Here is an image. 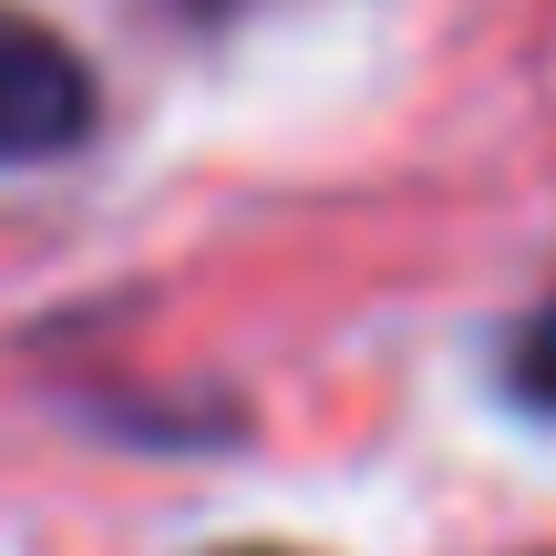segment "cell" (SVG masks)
Returning <instances> with one entry per match:
<instances>
[{"mask_svg":"<svg viewBox=\"0 0 556 556\" xmlns=\"http://www.w3.org/2000/svg\"><path fill=\"white\" fill-rule=\"evenodd\" d=\"M93 124V73L62 31H41L31 11H0V165H31L83 144Z\"/></svg>","mask_w":556,"mask_h":556,"instance_id":"6da1fadb","label":"cell"},{"mask_svg":"<svg viewBox=\"0 0 556 556\" xmlns=\"http://www.w3.org/2000/svg\"><path fill=\"white\" fill-rule=\"evenodd\" d=\"M505 381H516V402L556 413V299H546V309L516 330V351H505Z\"/></svg>","mask_w":556,"mask_h":556,"instance_id":"7a4b0ae2","label":"cell"},{"mask_svg":"<svg viewBox=\"0 0 556 556\" xmlns=\"http://www.w3.org/2000/svg\"><path fill=\"white\" fill-rule=\"evenodd\" d=\"M258 556H268V546H258Z\"/></svg>","mask_w":556,"mask_h":556,"instance_id":"3957f363","label":"cell"}]
</instances>
